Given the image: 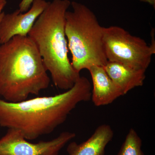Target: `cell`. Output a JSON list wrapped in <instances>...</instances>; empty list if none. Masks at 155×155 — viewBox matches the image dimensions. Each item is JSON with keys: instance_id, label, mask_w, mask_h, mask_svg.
<instances>
[{"instance_id": "cell-1", "label": "cell", "mask_w": 155, "mask_h": 155, "mask_svg": "<svg viewBox=\"0 0 155 155\" xmlns=\"http://www.w3.org/2000/svg\"><path fill=\"white\" fill-rule=\"evenodd\" d=\"M91 90L89 80L80 76L72 88L54 96L17 103L0 99V126L19 130L27 140L50 134L66 121L78 104L91 100Z\"/></svg>"}, {"instance_id": "cell-2", "label": "cell", "mask_w": 155, "mask_h": 155, "mask_svg": "<svg viewBox=\"0 0 155 155\" xmlns=\"http://www.w3.org/2000/svg\"><path fill=\"white\" fill-rule=\"evenodd\" d=\"M36 46L28 36L17 35L0 45V95L17 103L38 95L50 78Z\"/></svg>"}, {"instance_id": "cell-3", "label": "cell", "mask_w": 155, "mask_h": 155, "mask_svg": "<svg viewBox=\"0 0 155 155\" xmlns=\"http://www.w3.org/2000/svg\"><path fill=\"white\" fill-rule=\"evenodd\" d=\"M69 0H53L39 16L28 36L36 46L55 86L67 91L80 77L68 57L65 15Z\"/></svg>"}, {"instance_id": "cell-4", "label": "cell", "mask_w": 155, "mask_h": 155, "mask_svg": "<svg viewBox=\"0 0 155 155\" xmlns=\"http://www.w3.org/2000/svg\"><path fill=\"white\" fill-rule=\"evenodd\" d=\"M71 6L72 11L65 15V31L72 67L80 73L92 66L104 67L108 62L103 43L104 27L85 5L73 1Z\"/></svg>"}, {"instance_id": "cell-5", "label": "cell", "mask_w": 155, "mask_h": 155, "mask_svg": "<svg viewBox=\"0 0 155 155\" xmlns=\"http://www.w3.org/2000/svg\"><path fill=\"white\" fill-rule=\"evenodd\" d=\"M103 43L108 61L145 71L155 54V49L143 39L118 26L104 28Z\"/></svg>"}, {"instance_id": "cell-6", "label": "cell", "mask_w": 155, "mask_h": 155, "mask_svg": "<svg viewBox=\"0 0 155 155\" xmlns=\"http://www.w3.org/2000/svg\"><path fill=\"white\" fill-rule=\"evenodd\" d=\"M75 137L74 132L64 131L51 140L32 143L27 141L19 130L9 128L0 139V155H59Z\"/></svg>"}, {"instance_id": "cell-7", "label": "cell", "mask_w": 155, "mask_h": 155, "mask_svg": "<svg viewBox=\"0 0 155 155\" xmlns=\"http://www.w3.org/2000/svg\"><path fill=\"white\" fill-rule=\"evenodd\" d=\"M49 3L46 0H33L30 9L25 13L17 9L10 14H5L0 22V44L17 35L28 36L36 19Z\"/></svg>"}, {"instance_id": "cell-8", "label": "cell", "mask_w": 155, "mask_h": 155, "mask_svg": "<svg viewBox=\"0 0 155 155\" xmlns=\"http://www.w3.org/2000/svg\"><path fill=\"white\" fill-rule=\"evenodd\" d=\"M93 87L91 100L96 107L107 105L120 97L122 91L107 74L104 67L94 66L89 68Z\"/></svg>"}, {"instance_id": "cell-9", "label": "cell", "mask_w": 155, "mask_h": 155, "mask_svg": "<svg viewBox=\"0 0 155 155\" xmlns=\"http://www.w3.org/2000/svg\"><path fill=\"white\" fill-rule=\"evenodd\" d=\"M114 136V131L110 125L102 124L86 141L81 143H70L67 151L69 155H105L106 147Z\"/></svg>"}, {"instance_id": "cell-10", "label": "cell", "mask_w": 155, "mask_h": 155, "mask_svg": "<svg viewBox=\"0 0 155 155\" xmlns=\"http://www.w3.org/2000/svg\"><path fill=\"white\" fill-rule=\"evenodd\" d=\"M104 67L124 95L134 88L143 85L146 78L145 70L109 61Z\"/></svg>"}, {"instance_id": "cell-11", "label": "cell", "mask_w": 155, "mask_h": 155, "mask_svg": "<svg viewBox=\"0 0 155 155\" xmlns=\"http://www.w3.org/2000/svg\"><path fill=\"white\" fill-rule=\"evenodd\" d=\"M140 137L134 128H130L116 155H144Z\"/></svg>"}, {"instance_id": "cell-12", "label": "cell", "mask_w": 155, "mask_h": 155, "mask_svg": "<svg viewBox=\"0 0 155 155\" xmlns=\"http://www.w3.org/2000/svg\"><path fill=\"white\" fill-rule=\"evenodd\" d=\"M33 0H22L19 5V10L22 13H25L30 9Z\"/></svg>"}, {"instance_id": "cell-13", "label": "cell", "mask_w": 155, "mask_h": 155, "mask_svg": "<svg viewBox=\"0 0 155 155\" xmlns=\"http://www.w3.org/2000/svg\"><path fill=\"white\" fill-rule=\"evenodd\" d=\"M7 2L6 0H0V14L2 13V11L7 5Z\"/></svg>"}, {"instance_id": "cell-14", "label": "cell", "mask_w": 155, "mask_h": 155, "mask_svg": "<svg viewBox=\"0 0 155 155\" xmlns=\"http://www.w3.org/2000/svg\"><path fill=\"white\" fill-rule=\"evenodd\" d=\"M140 2H143L147 3L150 4L151 5L153 6L155 8V0H140Z\"/></svg>"}, {"instance_id": "cell-15", "label": "cell", "mask_w": 155, "mask_h": 155, "mask_svg": "<svg viewBox=\"0 0 155 155\" xmlns=\"http://www.w3.org/2000/svg\"><path fill=\"white\" fill-rule=\"evenodd\" d=\"M5 13L4 12H2L1 14H0V22H1V20H2V18L4 16V14H5Z\"/></svg>"}]
</instances>
